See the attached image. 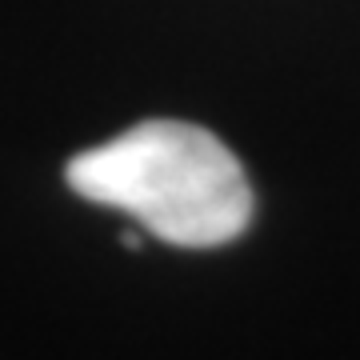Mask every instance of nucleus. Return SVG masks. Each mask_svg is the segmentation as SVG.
I'll return each mask as SVG.
<instances>
[{
    "label": "nucleus",
    "instance_id": "nucleus-1",
    "mask_svg": "<svg viewBox=\"0 0 360 360\" xmlns=\"http://www.w3.org/2000/svg\"><path fill=\"white\" fill-rule=\"evenodd\" d=\"M68 188L120 208L176 248H220L252 220V184L220 136L188 120H144L68 160Z\"/></svg>",
    "mask_w": 360,
    "mask_h": 360
}]
</instances>
